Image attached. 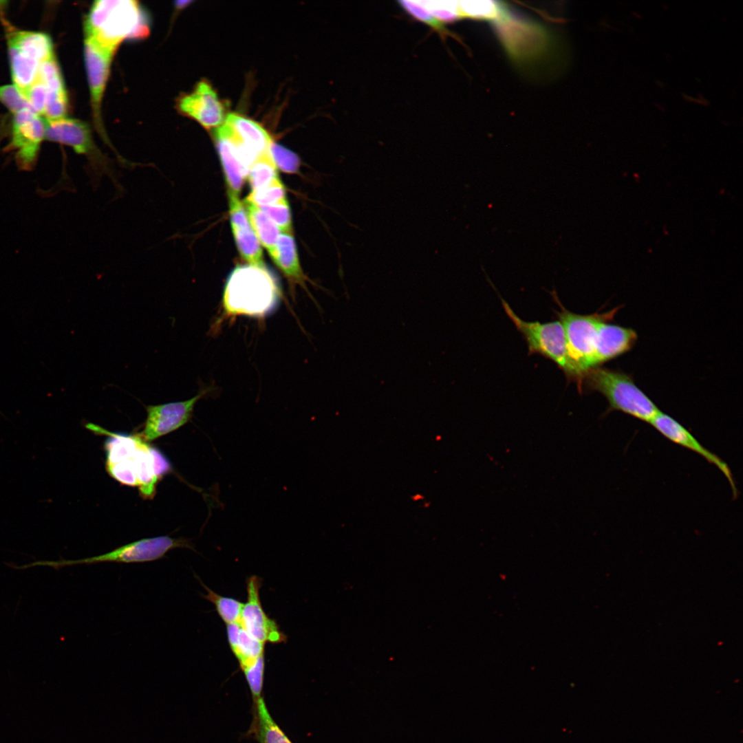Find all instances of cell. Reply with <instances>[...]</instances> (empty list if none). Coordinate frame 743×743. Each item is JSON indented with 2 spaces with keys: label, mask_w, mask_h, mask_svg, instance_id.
Instances as JSON below:
<instances>
[{
  "label": "cell",
  "mask_w": 743,
  "mask_h": 743,
  "mask_svg": "<svg viewBox=\"0 0 743 743\" xmlns=\"http://www.w3.org/2000/svg\"><path fill=\"white\" fill-rule=\"evenodd\" d=\"M649 424L668 440L700 455L709 464L716 466L726 478L733 499L737 498L738 490L727 463L703 446L683 425L660 411L652 419Z\"/></svg>",
  "instance_id": "15"
},
{
  "label": "cell",
  "mask_w": 743,
  "mask_h": 743,
  "mask_svg": "<svg viewBox=\"0 0 743 743\" xmlns=\"http://www.w3.org/2000/svg\"><path fill=\"white\" fill-rule=\"evenodd\" d=\"M603 395L609 404L607 413L619 411L640 420L649 422L660 411L656 405L634 383L632 378L621 372L599 366L589 369L581 380L582 387Z\"/></svg>",
  "instance_id": "3"
},
{
  "label": "cell",
  "mask_w": 743,
  "mask_h": 743,
  "mask_svg": "<svg viewBox=\"0 0 743 743\" xmlns=\"http://www.w3.org/2000/svg\"><path fill=\"white\" fill-rule=\"evenodd\" d=\"M269 151L276 166L281 171L288 173L297 171L300 161L294 153L273 142L270 146Z\"/></svg>",
  "instance_id": "34"
},
{
  "label": "cell",
  "mask_w": 743,
  "mask_h": 743,
  "mask_svg": "<svg viewBox=\"0 0 743 743\" xmlns=\"http://www.w3.org/2000/svg\"><path fill=\"white\" fill-rule=\"evenodd\" d=\"M197 578L206 591V594L202 595L203 598L215 605V610L222 621L226 625L239 622L244 603L233 598L218 594L204 585L198 577Z\"/></svg>",
  "instance_id": "29"
},
{
  "label": "cell",
  "mask_w": 743,
  "mask_h": 743,
  "mask_svg": "<svg viewBox=\"0 0 743 743\" xmlns=\"http://www.w3.org/2000/svg\"><path fill=\"white\" fill-rule=\"evenodd\" d=\"M551 294L560 307V311L556 313L565 333L572 380L577 383L580 389L585 374L595 367V344L599 325L603 320L612 319L616 309L603 314H578L571 312L561 303L555 291Z\"/></svg>",
  "instance_id": "4"
},
{
  "label": "cell",
  "mask_w": 743,
  "mask_h": 743,
  "mask_svg": "<svg viewBox=\"0 0 743 743\" xmlns=\"http://www.w3.org/2000/svg\"><path fill=\"white\" fill-rule=\"evenodd\" d=\"M85 36L115 53L122 41L149 32L147 21L136 1L101 0L91 6L84 22Z\"/></svg>",
  "instance_id": "2"
},
{
  "label": "cell",
  "mask_w": 743,
  "mask_h": 743,
  "mask_svg": "<svg viewBox=\"0 0 743 743\" xmlns=\"http://www.w3.org/2000/svg\"><path fill=\"white\" fill-rule=\"evenodd\" d=\"M264 670V654L259 656L252 665L241 670L248 683L253 702L263 696Z\"/></svg>",
  "instance_id": "32"
},
{
  "label": "cell",
  "mask_w": 743,
  "mask_h": 743,
  "mask_svg": "<svg viewBox=\"0 0 743 743\" xmlns=\"http://www.w3.org/2000/svg\"><path fill=\"white\" fill-rule=\"evenodd\" d=\"M225 122L233 127L241 140L258 155L270 148L272 138L258 122L235 113L228 114Z\"/></svg>",
  "instance_id": "21"
},
{
  "label": "cell",
  "mask_w": 743,
  "mask_h": 743,
  "mask_svg": "<svg viewBox=\"0 0 743 743\" xmlns=\"http://www.w3.org/2000/svg\"><path fill=\"white\" fill-rule=\"evenodd\" d=\"M36 79L40 80L47 90V102L42 116L44 119L54 120L65 117L68 100L55 54L41 64Z\"/></svg>",
  "instance_id": "18"
},
{
  "label": "cell",
  "mask_w": 743,
  "mask_h": 743,
  "mask_svg": "<svg viewBox=\"0 0 743 743\" xmlns=\"http://www.w3.org/2000/svg\"><path fill=\"white\" fill-rule=\"evenodd\" d=\"M599 325L595 344V367L628 352L637 340L636 332L630 328L607 323Z\"/></svg>",
  "instance_id": "17"
},
{
  "label": "cell",
  "mask_w": 743,
  "mask_h": 743,
  "mask_svg": "<svg viewBox=\"0 0 743 743\" xmlns=\"http://www.w3.org/2000/svg\"><path fill=\"white\" fill-rule=\"evenodd\" d=\"M152 449L144 441L132 457L136 469L137 486L141 495L147 499L153 497L159 480L155 471Z\"/></svg>",
  "instance_id": "24"
},
{
  "label": "cell",
  "mask_w": 743,
  "mask_h": 743,
  "mask_svg": "<svg viewBox=\"0 0 743 743\" xmlns=\"http://www.w3.org/2000/svg\"><path fill=\"white\" fill-rule=\"evenodd\" d=\"M460 19L470 18L490 20L492 22L502 19L508 12L500 1L484 0L464 1L458 5Z\"/></svg>",
  "instance_id": "26"
},
{
  "label": "cell",
  "mask_w": 743,
  "mask_h": 743,
  "mask_svg": "<svg viewBox=\"0 0 743 743\" xmlns=\"http://www.w3.org/2000/svg\"><path fill=\"white\" fill-rule=\"evenodd\" d=\"M503 308L526 340L529 354H539L551 360L572 380V372L563 325L559 321L547 323L522 320L502 299Z\"/></svg>",
  "instance_id": "7"
},
{
  "label": "cell",
  "mask_w": 743,
  "mask_h": 743,
  "mask_svg": "<svg viewBox=\"0 0 743 743\" xmlns=\"http://www.w3.org/2000/svg\"><path fill=\"white\" fill-rule=\"evenodd\" d=\"M109 475L122 484L138 486L137 475L133 458L111 464H106Z\"/></svg>",
  "instance_id": "35"
},
{
  "label": "cell",
  "mask_w": 743,
  "mask_h": 743,
  "mask_svg": "<svg viewBox=\"0 0 743 743\" xmlns=\"http://www.w3.org/2000/svg\"><path fill=\"white\" fill-rule=\"evenodd\" d=\"M10 72L22 94L36 80L41 64L54 55L50 36L34 31L14 30L7 36Z\"/></svg>",
  "instance_id": "5"
},
{
  "label": "cell",
  "mask_w": 743,
  "mask_h": 743,
  "mask_svg": "<svg viewBox=\"0 0 743 743\" xmlns=\"http://www.w3.org/2000/svg\"><path fill=\"white\" fill-rule=\"evenodd\" d=\"M208 391L201 390L184 401L147 406L144 427L138 435L145 442L152 441L178 429L191 420L196 402Z\"/></svg>",
  "instance_id": "13"
},
{
  "label": "cell",
  "mask_w": 743,
  "mask_h": 743,
  "mask_svg": "<svg viewBox=\"0 0 743 743\" xmlns=\"http://www.w3.org/2000/svg\"><path fill=\"white\" fill-rule=\"evenodd\" d=\"M44 122L45 139L71 147L76 153L87 158L89 167L94 176L105 174L115 181L111 163L96 148L87 123L67 116L55 120L44 119Z\"/></svg>",
  "instance_id": "9"
},
{
  "label": "cell",
  "mask_w": 743,
  "mask_h": 743,
  "mask_svg": "<svg viewBox=\"0 0 743 743\" xmlns=\"http://www.w3.org/2000/svg\"><path fill=\"white\" fill-rule=\"evenodd\" d=\"M249 733L259 743H293L272 718L263 696L253 702V720Z\"/></svg>",
  "instance_id": "20"
},
{
  "label": "cell",
  "mask_w": 743,
  "mask_h": 743,
  "mask_svg": "<svg viewBox=\"0 0 743 743\" xmlns=\"http://www.w3.org/2000/svg\"><path fill=\"white\" fill-rule=\"evenodd\" d=\"M292 283L304 285L305 277L299 261L297 247L291 234L279 235L276 251L271 257Z\"/></svg>",
  "instance_id": "23"
},
{
  "label": "cell",
  "mask_w": 743,
  "mask_h": 743,
  "mask_svg": "<svg viewBox=\"0 0 743 743\" xmlns=\"http://www.w3.org/2000/svg\"><path fill=\"white\" fill-rule=\"evenodd\" d=\"M248 177L252 191L267 186L279 179L269 149L254 160L249 168Z\"/></svg>",
  "instance_id": "27"
},
{
  "label": "cell",
  "mask_w": 743,
  "mask_h": 743,
  "mask_svg": "<svg viewBox=\"0 0 743 743\" xmlns=\"http://www.w3.org/2000/svg\"><path fill=\"white\" fill-rule=\"evenodd\" d=\"M261 585V579L256 576L248 579L247 601L244 603L239 623L251 636L264 644L285 642L286 636L263 609L259 597Z\"/></svg>",
  "instance_id": "14"
},
{
  "label": "cell",
  "mask_w": 743,
  "mask_h": 743,
  "mask_svg": "<svg viewBox=\"0 0 743 743\" xmlns=\"http://www.w3.org/2000/svg\"><path fill=\"white\" fill-rule=\"evenodd\" d=\"M191 2L190 1H178L175 2V6L178 9H182Z\"/></svg>",
  "instance_id": "37"
},
{
  "label": "cell",
  "mask_w": 743,
  "mask_h": 743,
  "mask_svg": "<svg viewBox=\"0 0 743 743\" xmlns=\"http://www.w3.org/2000/svg\"><path fill=\"white\" fill-rule=\"evenodd\" d=\"M399 3L409 14L439 34L442 40H445L447 36H453V34L446 28L444 23L431 14L429 10L421 5L411 1H400Z\"/></svg>",
  "instance_id": "30"
},
{
  "label": "cell",
  "mask_w": 743,
  "mask_h": 743,
  "mask_svg": "<svg viewBox=\"0 0 743 743\" xmlns=\"http://www.w3.org/2000/svg\"><path fill=\"white\" fill-rule=\"evenodd\" d=\"M87 427L94 432L109 436L105 443L107 464H116L131 458L144 441L138 434L132 435L112 433L90 423L87 424Z\"/></svg>",
  "instance_id": "22"
},
{
  "label": "cell",
  "mask_w": 743,
  "mask_h": 743,
  "mask_svg": "<svg viewBox=\"0 0 743 743\" xmlns=\"http://www.w3.org/2000/svg\"><path fill=\"white\" fill-rule=\"evenodd\" d=\"M246 200L258 206L278 204L286 201V191L278 179L267 186L252 191Z\"/></svg>",
  "instance_id": "31"
},
{
  "label": "cell",
  "mask_w": 743,
  "mask_h": 743,
  "mask_svg": "<svg viewBox=\"0 0 743 743\" xmlns=\"http://www.w3.org/2000/svg\"><path fill=\"white\" fill-rule=\"evenodd\" d=\"M175 548L194 550L193 545L188 539L159 536L135 541L100 555L76 560L40 561L27 564L25 567L28 568L36 566H47L59 569L79 564L144 563L161 559L168 552Z\"/></svg>",
  "instance_id": "6"
},
{
  "label": "cell",
  "mask_w": 743,
  "mask_h": 743,
  "mask_svg": "<svg viewBox=\"0 0 743 743\" xmlns=\"http://www.w3.org/2000/svg\"><path fill=\"white\" fill-rule=\"evenodd\" d=\"M114 52L102 47L93 39L85 36L84 58L93 111L100 123L101 100L109 74Z\"/></svg>",
  "instance_id": "16"
},
{
  "label": "cell",
  "mask_w": 743,
  "mask_h": 743,
  "mask_svg": "<svg viewBox=\"0 0 743 743\" xmlns=\"http://www.w3.org/2000/svg\"><path fill=\"white\" fill-rule=\"evenodd\" d=\"M213 138L230 193L238 195L257 156L226 122L213 130Z\"/></svg>",
  "instance_id": "10"
},
{
  "label": "cell",
  "mask_w": 743,
  "mask_h": 743,
  "mask_svg": "<svg viewBox=\"0 0 743 743\" xmlns=\"http://www.w3.org/2000/svg\"><path fill=\"white\" fill-rule=\"evenodd\" d=\"M258 207L283 233L291 234V214L287 200L278 204L259 206Z\"/></svg>",
  "instance_id": "33"
},
{
  "label": "cell",
  "mask_w": 743,
  "mask_h": 743,
  "mask_svg": "<svg viewBox=\"0 0 743 743\" xmlns=\"http://www.w3.org/2000/svg\"><path fill=\"white\" fill-rule=\"evenodd\" d=\"M250 224L258 239L272 257L279 236L277 225L255 204L245 200Z\"/></svg>",
  "instance_id": "25"
},
{
  "label": "cell",
  "mask_w": 743,
  "mask_h": 743,
  "mask_svg": "<svg viewBox=\"0 0 743 743\" xmlns=\"http://www.w3.org/2000/svg\"><path fill=\"white\" fill-rule=\"evenodd\" d=\"M0 103L4 105L13 114L26 109H32L26 99L14 85L0 86Z\"/></svg>",
  "instance_id": "36"
},
{
  "label": "cell",
  "mask_w": 743,
  "mask_h": 743,
  "mask_svg": "<svg viewBox=\"0 0 743 743\" xmlns=\"http://www.w3.org/2000/svg\"><path fill=\"white\" fill-rule=\"evenodd\" d=\"M176 106L182 114L211 130L223 125L228 116L225 103L205 80L198 82L191 92L182 94Z\"/></svg>",
  "instance_id": "12"
},
{
  "label": "cell",
  "mask_w": 743,
  "mask_h": 743,
  "mask_svg": "<svg viewBox=\"0 0 743 743\" xmlns=\"http://www.w3.org/2000/svg\"><path fill=\"white\" fill-rule=\"evenodd\" d=\"M280 290L273 274L263 266H237L229 275L222 305L226 316H264L275 306Z\"/></svg>",
  "instance_id": "1"
},
{
  "label": "cell",
  "mask_w": 743,
  "mask_h": 743,
  "mask_svg": "<svg viewBox=\"0 0 743 743\" xmlns=\"http://www.w3.org/2000/svg\"><path fill=\"white\" fill-rule=\"evenodd\" d=\"M493 23L506 50L518 64L533 63L549 50L550 38L538 24L515 19L509 12Z\"/></svg>",
  "instance_id": "8"
},
{
  "label": "cell",
  "mask_w": 743,
  "mask_h": 743,
  "mask_svg": "<svg viewBox=\"0 0 743 743\" xmlns=\"http://www.w3.org/2000/svg\"><path fill=\"white\" fill-rule=\"evenodd\" d=\"M238 250L249 264L263 266L262 250L259 241L251 225L248 227L233 229Z\"/></svg>",
  "instance_id": "28"
},
{
  "label": "cell",
  "mask_w": 743,
  "mask_h": 743,
  "mask_svg": "<svg viewBox=\"0 0 743 743\" xmlns=\"http://www.w3.org/2000/svg\"><path fill=\"white\" fill-rule=\"evenodd\" d=\"M44 139L45 122L43 117L31 109L13 114L9 149L14 152L15 161L19 169H33Z\"/></svg>",
  "instance_id": "11"
},
{
  "label": "cell",
  "mask_w": 743,
  "mask_h": 743,
  "mask_svg": "<svg viewBox=\"0 0 743 743\" xmlns=\"http://www.w3.org/2000/svg\"><path fill=\"white\" fill-rule=\"evenodd\" d=\"M228 644L241 669L252 665L264 654L265 644L251 636L239 622L226 625Z\"/></svg>",
  "instance_id": "19"
}]
</instances>
